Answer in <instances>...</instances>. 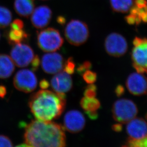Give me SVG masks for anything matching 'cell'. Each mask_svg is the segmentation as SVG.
Returning a JSON list of instances; mask_svg holds the SVG:
<instances>
[{"label":"cell","instance_id":"6da1fadb","mask_svg":"<svg viewBox=\"0 0 147 147\" xmlns=\"http://www.w3.org/2000/svg\"><path fill=\"white\" fill-rule=\"evenodd\" d=\"M28 147H63L66 146L64 128L51 121L36 119L27 125L24 134Z\"/></svg>","mask_w":147,"mask_h":147},{"label":"cell","instance_id":"f1b7e54d","mask_svg":"<svg viewBox=\"0 0 147 147\" xmlns=\"http://www.w3.org/2000/svg\"><path fill=\"white\" fill-rule=\"evenodd\" d=\"M24 27V22L20 19H16L10 24V29H23Z\"/></svg>","mask_w":147,"mask_h":147},{"label":"cell","instance_id":"d590c367","mask_svg":"<svg viewBox=\"0 0 147 147\" xmlns=\"http://www.w3.org/2000/svg\"><path fill=\"white\" fill-rule=\"evenodd\" d=\"M57 21L59 24H61V25H63L65 22L66 20L63 17L60 16H59L57 18Z\"/></svg>","mask_w":147,"mask_h":147},{"label":"cell","instance_id":"9c48e42d","mask_svg":"<svg viewBox=\"0 0 147 147\" xmlns=\"http://www.w3.org/2000/svg\"><path fill=\"white\" fill-rule=\"evenodd\" d=\"M10 54L14 64L20 68L28 66L35 56L34 53L31 46L22 43L14 45Z\"/></svg>","mask_w":147,"mask_h":147},{"label":"cell","instance_id":"44dd1931","mask_svg":"<svg viewBox=\"0 0 147 147\" xmlns=\"http://www.w3.org/2000/svg\"><path fill=\"white\" fill-rule=\"evenodd\" d=\"M80 105L85 111H97L100 107V103L95 98H82Z\"/></svg>","mask_w":147,"mask_h":147},{"label":"cell","instance_id":"74e56055","mask_svg":"<svg viewBox=\"0 0 147 147\" xmlns=\"http://www.w3.org/2000/svg\"><path fill=\"white\" fill-rule=\"evenodd\" d=\"M0 38H1V34H0Z\"/></svg>","mask_w":147,"mask_h":147},{"label":"cell","instance_id":"603a6c76","mask_svg":"<svg viewBox=\"0 0 147 147\" xmlns=\"http://www.w3.org/2000/svg\"><path fill=\"white\" fill-rule=\"evenodd\" d=\"M125 146L133 147H147V136L139 140L128 139Z\"/></svg>","mask_w":147,"mask_h":147},{"label":"cell","instance_id":"7402d4cb","mask_svg":"<svg viewBox=\"0 0 147 147\" xmlns=\"http://www.w3.org/2000/svg\"><path fill=\"white\" fill-rule=\"evenodd\" d=\"M13 15L9 9L0 6V28L3 29L8 26L11 23Z\"/></svg>","mask_w":147,"mask_h":147},{"label":"cell","instance_id":"4dcf8cb0","mask_svg":"<svg viewBox=\"0 0 147 147\" xmlns=\"http://www.w3.org/2000/svg\"><path fill=\"white\" fill-rule=\"evenodd\" d=\"M115 93L117 96L120 97L125 93V88L121 85H118L115 88Z\"/></svg>","mask_w":147,"mask_h":147},{"label":"cell","instance_id":"ac0fdd59","mask_svg":"<svg viewBox=\"0 0 147 147\" xmlns=\"http://www.w3.org/2000/svg\"><path fill=\"white\" fill-rule=\"evenodd\" d=\"M14 69V63L11 58L6 54H0V79L9 78Z\"/></svg>","mask_w":147,"mask_h":147},{"label":"cell","instance_id":"7c38bea8","mask_svg":"<svg viewBox=\"0 0 147 147\" xmlns=\"http://www.w3.org/2000/svg\"><path fill=\"white\" fill-rule=\"evenodd\" d=\"M86 120L84 115L77 110L69 111L64 116V129L71 133L81 132L84 128Z\"/></svg>","mask_w":147,"mask_h":147},{"label":"cell","instance_id":"1f68e13d","mask_svg":"<svg viewBox=\"0 0 147 147\" xmlns=\"http://www.w3.org/2000/svg\"><path fill=\"white\" fill-rule=\"evenodd\" d=\"M90 119L95 120L98 118V113L97 111H85Z\"/></svg>","mask_w":147,"mask_h":147},{"label":"cell","instance_id":"5bb4252c","mask_svg":"<svg viewBox=\"0 0 147 147\" xmlns=\"http://www.w3.org/2000/svg\"><path fill=\"white\" fill-rule=\"evenodd\" d=\"M51 88L54 92L59 94H65L73 87L72 78L65 71H60L56 74L51 81Z\"/></svg>","mask_w":147,"mask_h":147},{"label":"cell","instance_id":"836d02e7","mask_svg":"<svg viewBox=\"0 0 147 147\" xmlns=\"http://www.w3.org/2000/svg\"><path fill=\"white\" fill-rule=\"evenodd\" d=\"M122 128L123 127H122V124L120 123L115 124L112 126V129H113V131H114L115 132H117L121 131Z\"/></svg>","mask_w":147,"mask_h":147},{"label":"cell","instance_id":"83f0119b","mask_svg":"<svg viewBox=\"0 0 147 147\" xmlns=\"http://www.w3.org/2000/svg\"><path fill=\"white\" fill-rule=\"evenodd\" d=\"M13 142L7 136L0 135V147H13Z\"/></svg>","mask_w":147,"mask_h":147},{"label":"cell","instance_id":"ba28073f","mask_svg":"<svg viewBox=\"0 0 147 147\" xmlns=\"http://www.w3.org/2000/svg\"><path fill=\"white\" fill-rule=\"evenodd\" d=\"M37 79L32 71L22 69L18 71L13 79V85L17 90L25 93H30L36 89Z\"/></svg>","mask_w":147,"mask_h":147},{"label":"cell","instance_id":"d6986e66","mask_svg":"<svg viewBox=\"0 0 147 147\" xmlns=\"http://www.w3.org/2000/svg\"><path fill=\"white\" fill-rule=\"evenodd\" d=\"M29 35L23 29L15 30L10 29L6 33V38L10 45H16L22 43L29 38Z\"/></svg>","mask_w":147,"mask_h":147},{"label":"cell","instance_id":"f546056e","mask_svg":"<svg viewBox=\"0 0 147 147\" xmlns=\"http://www.w3.org/2000/svg\"><path fill=\"white\" fill-rule=\"evenodd\" d=\"M40 59L38 55L35 56L33 60L32 61V71H36L39 68V65L40 64Z\"/></svg>","mask_w":147,"mask_h":147},{"label":"cell","instance_id":"ffe728a7","mask_svg":"<svg viewBox=\"0 0 147 147\" xmlns=\"http://www.w3.org/2000/svg\"><path fill=\"white\" fill-rule=\"evenodd\" d=\"M134 3V0H110V5L112 10L117 13H128Z\"/></svg>","mask_w":147,"mask_h":147},{"label":"cell","instance_id":"5b68a950","mask_svg":"<svg viewBox=\"0 0 147 147\" xmlns=\"http://www.w3.org/2000/svg\"><path fill=\"white\" fill-rule=\"evenodd\" d=\"M113 118L117 122L121 124L127 123L136 117L138 113V109L131 100L121 98L114 103L112 108Z\"/></svg>","mask_w":147,"mask_h":147},{"label":"cell","instance_id":"4316f807","mask_svg":"<svg viewBox=\"0 0 147 147\" xmlns=\"http://www.w3.org/2000/svg\"><path fill=\"white\" fill-rule=\"evenodd\" d=\"M92 67V63L90 61H85L80 64L77 68V71L79 75H82L85 71L89 70Z\"/></svg>","mask_w":147,"mask_h":147},{"label":"cell","instance_id":"7a4b0ae2","mask_svg":"<svg viewBox=\"0 0 147 147\" xmlns=\"http://www.w3.org/2000/svg\"><path fill=\"white\" fill-rule=\"evenodd\" d=\"M29 106L36 119L51 121L57 119L65 108V94L42 89L31 96Z\"/></svg>","mask_w":147,"mask_h":147},{"label":"cell","instance_id":"2e32d148","mask_svg":"<svg viewBox=\"0 0 147 147\" xmlns=\"http://www.w3.org/2000/svg\"><path fill=\"white\" fill-rule=\"evenodd\" d=\"M129 11V14L125 18L129 24L139 25L142 22L147 23V4L137 5L134 3Z\"/></svg>","mask_w":147,"mask_h":147},{"label":"cell","instance_id":"8fae6325","mask_svg":"<svg viewBox=\"0 0 147 147\" xmlns=\"http://www.w3.org/2000/svg\"><path fill=\"white\" fill-rule=\"evenodd\" d=\"M64 59L61 54L51 52L43 55L42 57V69L47 74H53L60 72L64 66Z\"/></svg>","mask_w":147,"mask_h":147},{"label":"cell","instance_id":"4fadbf2b","mask_svg":"<svg viewBox=\"0 0 147 147\" xmlns=\"http://www.w3.org/2000/svg\"><path fill=\"white\" fill-rule=\"evenodd\" d=\"M52 15L51 9L48 6H39L34 9L31 14V22L35 28L42 29L49 25Z\"/></svg>","mask_w":147,"mask_h":147},{"label":"cell","instance_id":"d4e9b609","mask_svg":"<svg viewBox=\"0 0 147 147\" xmlns=\"http://www.w3.org/2000/svg\"><path fill=\"white\" fill-rule=\"evenodd\" d=\"M63 69L65 72L71 75L75 71V63L72 57H69L64 63Z\"/></svg>","mask_w":147,"mask_h":147},{"label":"cell","instance_id":"ab89813d","mask_svg":"<svg viewBox=\"0 0 147 147\" xmlns=\"http://www.w3.org/2000/svg\"><path fill=\"white\" fill-rule=\"evenodd\" d=\"M146 1H147V0H146Z\"/></svg>","mask_w":147,"mask_h":147},{"label":"cell","instance_id":"d6a6232c","mask_svg":"<svg viewBox=\"0 0 147 147\" xmlns=\"http://www.w3.org/2000/svg\"><path fill=\"white\" fill-rule=\"evenodd\" d=\"M39 85L42 90H46L49 87L50 84L48 81H47L46 80L43 79L40 81Z\"/></svg>","mask_w":147,"mask_h":147},{"label":"cell","instance_id":"cb8c5ba5","mask_svg":"<svg viewBox=\"0 0 147 147\" xmlns=\"http://www.w3.org/2000/svg\"><path fill=\"white\" fill-rule=\"evenodd\" d=\"M82 78L84 81L88 84H93L97 79V75L96 72L90 69L85 71L82 74Z\"/></svg>","mask_w":147,"mask_h":147},{"label":"cell","instance_id":"30bf717a","mask_svg":"<svg viewBox=\"0 0 147 147\" xmlns=\"http://www.w3.org/2000/svg\"><path fill=\"white\" fill-rule=\"evenodd\" d=\"M128 91L135 96H142L147 92V77L143 74L133 72L126 81Z\"/></svg>","mask_w":147,"mask_h":147},{"label":"cell","instance_id":"e575fe53","mask_svg":"<svg viewBox=\"0 0 147 147\" xmlns=\"http://www.w3.org/2000/svg\"><path fill=\"white\" fill-rule=\"evenodd\" d=\"M7 94V90L6 88L3 85H0V98H4Z\"/></svg>","mask_w":147,"mask_h":147},{"label":"cell","instance_id":"484cf974","mask_svg":"<svg viewBox=\"0 0 147 147\" xmlns=\"http://www.w3.org/2000/svg\"><path fill=\"white\" fill-rule=\"evenodd\" d=\"M97 88L93 84H89L85 89L84 95L85 97L95 98L97 95Z\"/></svg>","mask_w":147,"mask_h":147},{"label":"cell","instance_id":"52a82bcc","mask_svg":"<svg viewBox=\"0 0 147 147\" xmlns=\"http://www.w3.org/2000/svg\"><path fill=\"white\" fill-rule=\"evenodd\" d=\"M104 47L109 55L115 57L123 56L128 49L126 39L122 35L116 32H113L107 36Z\"/></svg>","mask_w":147,"mask_h":147},{"label":"cell","instance_id":"f35d334b","mask_svg":"<svg viewBox=\"0 0 147 147\" xmlns=\"http://www.w3.org/2000/svg\"><path fill=\"white\" fill-rule=\"evenodd\" d=\"M42 1H45V0H42Z\"/></svg>","mask_w":147,"mask_h":147},{"label":"cell","instance_id":"3957f363","mask_svg":"<svg viewBox=\"0 0 147 147\" xmlns=\"http://www.w3.org/2000/svg\"><path fill=\"white\" fill-rule=\"evenodd\" d=\"M64 35L67 40L74 46H79L85 43L90 32L87 24L79 20H71L64 28Z\"/></svg>","mask_w":147,"mask_h":147},{"label":"cell","instance_id":"277c9868","mask_svg":"<svg viewBox=\"0 0 147 147\" xmlns=\"http://www.w3.org/2000/svg\"><path fill=\"white\" fill-rule=\"evenodd\" d=\"M63 43V39L58 30L48 28L38 33L37 45L45 52H54L59 50Z\"/></svg>","mask_w":147,"mask_h":147},{"label":"cell","instance_id":"8992f818","mask_svg":"<svg viewBox=\"0 0 147 147\" xmlns=\"http://www.w3.org/2000/svg\"><path fill=\"white\" fill-rule=\"evenodd\" d=\"M132 66L137 72L147 74V38L136 37L133 40Z\"/></svg>","mask_w":147,"mask_h":147},{"label":"cell","instance_id":"8d00e7d4","mask_svg":"<svg viewBox=\"0 0 147 147\" xmlns=\"http://www.w3.org/2000/svg\"><path fill=\"white\" fill-rule=\"evenodd\" d=\"M145 118H146V120L147 121V113L145 115Z\"/></svg>","mask_w":147,"mask_h":147},{"label":"cell","instance_id":"e0dca14e","mask_svg":"<svg viewBox=\"0 0 147 147\" xmlns=\"http://www.w3.org/2000/svg\"><path fill=\"white\" fill-rule=\"evenodd\" d=\"M14 9L19 16L29 18L34 10V0H15Z\"/></svg>","mask_w":147,"mask_h":147},{"label":"cell","instance_id":"9a60e30c","mask_svg":"<svg viewBox=\"0 0 147 147\" xmlns=\"http://www.w3.org/2000/svg\"><path fill=\"white\" fill-rule=\"evenodd\" d=\"M126 131L129 139L139 140L147 136V122L142 118H135L127 123Z\"/></svg>","mask_w":147,"mask_h":147}]
</instances>
